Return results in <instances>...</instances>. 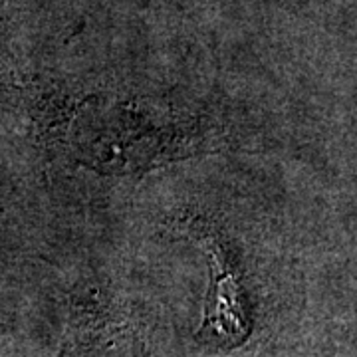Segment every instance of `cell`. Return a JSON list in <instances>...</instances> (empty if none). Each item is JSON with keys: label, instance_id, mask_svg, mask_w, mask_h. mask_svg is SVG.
Here are the masks:
<instances>
[{"label": "cell", "instance_id": "obj_1", "mask_svg": "<svg viewBox=\"0 0 357 357\" xmlns=\"http://www.w3.org/2000/svg\"><path fill=\"white\" fill-rule=\"evenodd\" d=\"M192 236L208 262V290L197 340L218 349H234L252 333L243 282L227 248L215 236L204 229H192Z\"/></svg>", "mask_w": 357, "mask_h": 357}]
</instances>
